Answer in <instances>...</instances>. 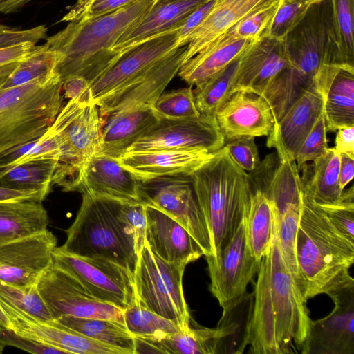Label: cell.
Segmentation results:
<instances>
[{
  "label": "cell",
  "mask_w": 354,
  "mask_h": 354,
  "mask_svg": "<svg viewBox=\"0 0 354 354\" xmlns=\"http://www.w3.org/2000/svg\"><path fill=\"white\" fill-rule=\"evenodd\" d=\"M253 294L249 345L254 354H286L301 348L311 319L283 260L277 234L261 259Z\"/></svg>",
  "instance_id": "1"
},
{
  "label": "cell",
  "mask_w": 354,
  "mask_h": 354,
  "mask_svg": "<svg viewBox=\"0 0 354 354\" xmlns=\"http://www.w3.org/2000/svg\"><path fill=\"white\" fill-rule=\"evenodd\" d=\"M157 0H135L108 13L68 21L45 44L59 55L55 72L61 80L85 78L89 86L115 62L111 50L124 32L145 15Z\"/></svg>",
  "instance_id": "2"
},
{
  "label": "cell",
  "mask_w": 354,
  "mask_h": 354,
  "mask_svg": "<svg viewBox=\"0 0 354 354\" xmlns=\"http://www.w3.org/2000/svg\"><path fill=\"white\" fill-rule=\"evenodd\" d=\"M296 251L299 290L306 302L318 295H328L354 285L349 271L354 263V243L303 194Z\"/></svg>",
  "instance_id": "3"
},
{
  "label": "cell",
  "mask_w": 354,
  "mask_h": 354,
  "mask_svg": "<svg viewBox=\"0 0 354 354\" xmlns=\"http://www.w3.org/2000/svg\"><path fill=\"white\" fill-rule=\"evenodd\" d=\"M190 176L215 256L246 216L251 196L248 174L223 146Z\"/></svg>",
  "instance_id": "4"
},
{
  "label": "cell",
  "mask_w": 354,
  "mask_h": 354,
  "mask_svg": "<svg viewBox=\"0 0 354 354\" xmlns=\"http://www.w3.org/2000/svg\"><path fill=\"white\" fill-rule=\"evenodd\" d=\"M119 203L82 194L80 208L59 248L77 256L108 259L133 274L138 250L134 235L120 216Z\"/></svg>",
  "instance_id": "5"
},
{
  "label": "cell",
  "mask_w": 354,
  "mask_h": 354,
  "mask_svg": "<svg viewBox=\"0 0 354 354\" xmlns=\"http://www.w3.org/2000/svg\"><path fill=\"white\" fill-rule=\"evenodd\" d=\"M56 73L0 91V152L43 136L62 104Z\"/></svg>",
  "instance_id": "6"
},
{
  "label": "cell",
  "mask_w": 354,
  "mask_h": 354,
  "mask_svg": "<svg viewBox=\"0 0 354 354\" xmlns=\"http://www.w3.org/2000/svg\"><path fill=\"white\" fill-rule=\"evenodd\" d=\"M50 127L59 138L61 149L52 183L66 192L77 191L84 163L99 151L102 129L99 107L89 90L69 100Z\"/></svg>",
  "instance_id": "7"
},
{
  "label": "cell",
  "mask_w": 354,
  "mask_h": 354,
  "mask_svg": "<svg viewBox=\"0 0 354 354\" xmlns=\"http://www.w3.org/2000/svg\"><path fill=\"white\" fill-rule=\"evenodd\" d=\"M185 267L164 261L150 250L145 241L138 254L133 274L137 301L183 330L190 328L191 320L183 289Z\"/></svg>",
  "instance_id": "8"
},
{
  "label": "cell",
  "mask_w": 354,
  "mask_h": 354,
  "mask_svg": "<svg viewBox=\"0 0 354 354\" xmlns=\"http://www.w3.org/2000/svg\"><path fill=\"white\" fill-rule=\"evenodd\" d=\"M53 264L77 279L93 297L122 310L136 299L133 275L127 269L103 258L67 253L57 247Z\"/></svg>",
  "instance_id": "9"
},
{
  "label": "cell",
  "mask_w": 354,
  "mask_h": 354,
  "mask_svg": "<svg viewBox=\"0 0 354 354\" xmlns=\"http://www.w3.org/2000/svg\"><path fill=\"white\" fill-rule=\"evenodd\" d=\"M141 189L145 205L174 218L192 235L205 257L213 255L209 233L190 175L167 176L141 182Z\"/></svg>",
  "instance_id": "10"
},
{
  "label": "cell",
  "mask_w": 354,
  "mask_h": 354,
  "mask_svg": "<svg viewBox=\"0 0 354 354\" xmlns=\"http://www.w3.org/2000/svg\"><path fill=\"white\" fill-rule=\"evenodd\" d=\"M245 219L215 256H205L210 278L209 290L223 309L237 301L257 273L260 261L246 242Z\"/></svg>",
  "instance_id": "11"
},
{
  "label": "cell",
  "mask_w": 354,
  "mask_h": 354,
  "mask_svg": "<svg viewBox=\"0 0 354 354\" xmlns=\"http://www.w3.org/2000/svg\"><path fill=\"white\" fill-rule=\"evenodd\" d=\"M225 145L214 115L186 120L160 119L126 152L155 150H204L214 153Z\"/></svg>",
  "instance_id": "12"
},
{
  "label": "cell",
  "mask_w": 354,
  "mask_h": 354,
  "mask_svg": "<svg viewBox=\"0 0 354 354\" xmlns=\"http://www.w3.org/2000/svg\"><path fill=\"white\" fill-rule=\"evenodd\" d=\"M37 287L53 320L74 316L113 319L124 324L122 309L97 299L53 263L42 274Z\"/></svg>",
  "instance_id": "13"
},
{
  "label": "cell",
  "mask_w": 354,
  "mask_h": 354,
  "mask_svg": "<svg viewBox=\"0 0 354 354\" xmlns=\"http://www.w3.org/2000/svg\"><path fill=\"white\" fill-rule=\"evenodd\" d=\"M178 29L153 37L122 54L117 61L88 87L93 101L97 106L115 93L179 45Z\"/></svg>",
  "instance_id": "14"
},
{
  "label": "cell",
  "mask_w": 354,
  "mask_h": 354,
  "mask_svg": "<svg viewBox=\"0 0 354 354\" xmlns=\"http://www.w3.org/2000/svg\"><path fill=\"white\" fill-rule=\"evenodd\" d=\"M57 240L48 229L0 243V282L18 287L36 286L53 265Z\"/></svg>",
  "instance_id": "15"
},
{
  "label": "cell",
  "mask_w": 354,
  "mask_h": 354,
  "mask_svg": "<svg viewBox=\"0 0 354 354\" xmlns=\"http://www.w3.org/2000/svg\"><path fill=\"white\" fill-rule=\"evenodd\" d=\"M333 310L312 320L302 354H354V285L331 292Z\"/></svg>",
  "instance_id": "16"
},
{
  "label": "cell",
  "mask_w": 354,
  "mask_h": 354,
  "mask_svg": "<svg viewBox=\"0 0 354 354\" xmlns=\"http://www.w3.org/2000/svg\"><path fill=\"white\" fill-rule=\"evenodd\" d=\"M186 46L176 48L124 88L100 103L97 106L102 126L104 119L116 112L140 106H153L167 84L178 74L184 62Z\"/></svg>",
  "instance_id": "17"
},
{
  "label": "cell",
  "mask_w": 354,
  "mask_h": 354,
  "mask_svg": "<svg viewBox=\"0 0 354 354\" xmlns=\"http://www.w3.org/2000/svg\"><path fill=\"white\" fill-rule=\"evenodd\" d=\"M77 191L95 198L145 204L141 182L122 167L117 159L99 153L84 163Z\"/></svg>",
  "instance_id": "18"
},
{
  "label": "cell",
  "mask_w": 354,
  "mask_h": 354,
  "mask_svg": "<svg viewBox=\"0 0 354 354\" xmlns=\"http://www.w3.org/2000/svg\"><path fill=\"white\" fill-rule=\"evenodd\" d=\"M287 64L286 40L262 35L239 58L232 93L243 91L261 95Z\"/></svg>",
  "instance_id": "19"
},
{
  "label": "cell",
  "mask_w": 354,
  "mask_h": 354,
  "mask_svg": "<svg viewBox=\"0 0 354 354\" xmlns=\"http://www.w3.org/2000/svg\"><path fill=\"white\" fill-rule=\"evenodd\" d=\"M323 92L315 76L307 91L274 124L268 136L267 146L274 148L281 157L295 160L297 150L323 111Z\"/></svg>",
  "instance_id": "20"
},
{
  "label": "cell",
  "mask_w": 354,
  "mask_h": 354,
  "mask_svg": "<svg viewBox=\"0 0 354 354\" xmlns=\"http://www.w3.org/2000/svg\"><path fill=\"white\" fill-rule=\"evenodd\" d=\"M17 334L41 344L56 348L64 353L125 354L120 349L88 338L64 328L55 320L43 322L34 319L0 302Z\"/></svg>",
  "instance_id": "21"
},
{
  "label": "cell",
  "mask_w": 354,
  "mask_h": 354,
  "mask_svg": "<svg viewBox=\"0 0 354 354\" xmlns=\"http://www.w3.org/2000/svg\"><path fill=\"white\" fill-rule=\"evenodd\" d=\"M215 117L225 142L240 136H268L274 121L270 105L261 95L238 91L219 107Z\"/></svg>",
  "instance_id": "22"
},
{
  "label": "cell",
  "mask_w": 354,
  "mask_h": 354,
  "mask_svg": "<svg viewBox=\"0 0 354 354\" xmlns=\"http://www.w3.org/2000/svg\"><path fill=\"white\" fill-rule=\"evenodd\" d=\"M146 215L145 241L158 257L169 263L187 266L204 256L197 242L174 218L149 205Z\"/></svg>",
  "instance_id": "23"
},
{
  "label": "cell",
  "mask_w": 354,
  "mask_h": 354,
  "mask_svg": "<svg viewBox=\"0 0 354 354\" xmlns=\"http://www.w3.org/2000/svg\"><path fill=\"white\" fill-rule=\"evenodd\" d=\"M287 68L295 75L313 82L319 67L329 63L326 20L317 14L303 21L286 37Z\"/></svg>",
  "instance_id": "24"
},
{
  "label": "cell",
  "mask_w": 354,
  "mask_h": 354,
  "mask_svg": "<svg viewBox=\"0 0 354 354\" xmlns=\"http://www.w3.org/2000/svg\"><path fill=\"white\" fill-rule=\"evenodd\" d=\"M324 95L328 131L354 126V65L324 63L315 75Z\"/></svg>",
  "instance_id": "25"
},
{
  "label": "cell",
  "mask_w": 354,
  "mask_h": 354,
  "mask_svg": "<svg viewBox=\"0 0 354 354\" xmlns=\"http://www.w3.org/2000/svg\"><path fill=\"white\" fill-rule=\"evenodd\" d=\"M205 1L157 0L145 15L124 32L113 46L111 53L115 62L134 46L178 28L185 18Z\"/></svg>",
  "instance_id": "26"
},
{
  "label": "cell",
  "mask_w": 354,
  "mask_h": 354,
  "mask_svg": "<svg viewBox=\"0 0 354 354\" xmlns=\"http://www.w3.org/2000/svg\"><path fill=\"white\" fill-rule=\"evenodd\" d=\"M212 153L204 150H155L125 152L117 160L137 180L145 182L162 176L190 175Z\"/></svg>",
  "instance_id": "27"
},
{
  "label": "cell",
  "mask_w": 354,
  "mask_h": 354,
  "mask_svg": "<svg viewBox=\"0 0 354 354\" xmlns=\"http://www.w3.org/2000/svg\"><path fill=\"white\" fill-rule=\"evenodd\" d=\"M277 0H216L187 39L184 62L221 37L241 19Z\"/></svg>",
  "instance_id": "28"
},
{
  "label": "cell",
  "mask_w": 354,
  "mask_h": 354,
  "mask_svg": "<svg viewBox=\"0 0 354 354\" xmlns=\"http://www.w3.org/2000/svg\"><path fill=\"white\" fill-rule=\"evenodd\" d=\"M159 120L150 106L133 107L111 114L103 124L97 153L118 159Z\"/></svg>",
  "instance_id": "29"
},
{
  "label": "cell",
  "mask_w": 354,
  "mask_h": 354,
  "mask_svg": "<svg viewBox=\"0 0 354 354\" xmlns=\"http://www.w3.org/2000/svg\"><path fill=\"white\" fill-rule=\"evenodd\" d=\"M134 354H220L221 329L199 327L156 337H134Z\"/></svg>",
  "instance_id": "30"
},
{
  "label": "cell",
  "mask_w": 354,
  "mask_h": 354,
  "mask_svg": "<svg viewBox=\"0 0 354 354\" xmlns=\"http://www.w3.org/2000/svg\"><path fill=\"white\" fill-rule=\"evenodd\" d=\"M256 40L240 39L227 32L183 64L178 75L191 86H199L238 59Z\"/></svg>",
  "instance_id": "31"
},
{
  "label": "cell",
  "mask_w": 354,
  "mask_h": 354,
  "mask_svg": "<svg viewBox=\"0 0 354 354\" xmlns=\"http://www.w3.org/2000/svg\"><path fill=\"white\" fill-rule=\"evenodd\" d=\"M339 155L333 147L310 164L299 169L303 195L315 205L322 207L339 204L343 190L339 185Z\"/></svg>",
  "instance_id": "32"
},
{
  "label": "cell",
  "mask_w": 354,
  "mask_h": 354,
  "mask_svg": "<svg viewBox=\"0 0 354 354\" xmlns=\"http://www.w3.org/2000/svg\"><path fill=\"white\" fill-rule=\"evenodd\" d=\"M277 213L274 205L259 191H251L245 219L247 245L259 261L269 252L274 236Z\"/></svg>",
  "instance_id": "33"
},
{
  "label": "cell",
  "mask_w": 354,
  "mask_h": 354,
  "mask_svg": "<svg viewBox=\"0 0 354 354\" xmlns=\"http://www.w3.org/2000/svg\"><path fill=\"white\" fill-rule=\"evenodd\" d=\"M48 221L41 202H1L0 243L44 231Z\"/></svg>",
  "instance_id": "34"
},
{
  "label": "cell",
  "mask_w": 354,
  "mask_h": 354,
  "mask_svg": "<svg viewBox=\"0 0 354 354\" xmlns=\"http://www.w3.org/2000/svg\"><path fill=\"white\" fill-rule=\"evenodd\" d=\"M326 19L329 63L354 65V0H330Z\"/></svg>",
  "instance_id": "35"
},
{
  "label": "cell",
  "mask_w": 354,
  "mask_h": 354,
  "mask_svg": "<svg viewBox=\"0 0 354 354\" xmlns=\"http://www.w3.org/2000/svg\"><path fill=\"white\" fill-rule=\"evenodd\" d=\"M55 321L88 338L120 349L125 354H134V337L120 322L74 316H62Z\"/></svg>",
  "instance_id": "36"
},
{
  "label": "cell",
  "mask_w": 354,
  "mask_h": 354,
  "mask_svg": "<svg viewBox=\"0 0 354 354\" xmlns=\"http://www.w3.org/2000/svg\"><path fill=\"white\" fill-rule=\"evenodd\" d=\"M253 294L245 292L225 309L217 324L222 333L221 353L241 354L249 345Z\"/></svg>",
  "instance_id": "37"
},
{
  "label": "cell",
  "mask_w": 354,
  "mask_h": 354,
  "mask_svg": "<svg viewBox=\"0 0 354 354\" xmlns=\"http://www.w3.org/2000/svg\"><path fill=\"white\" fill-rule=\"evenodd\" d=\"M57 160L31 161L0 170V184L15 189H37L49 193Z\"/></svg>",
  "instance_id": "38"
},
{
  "label": "cell",
  "mask_w": 354,
  "mask_h": 354,
  "mask_svg": "<svg viewBox=\"0 0 354 354\" xmlns=\"http://www.w3.org/2000/svg\"><path fill=\"white\" fill-rule=\"evenodd\" d=\"M61 156L59 140L50 128L41 137L0 152V170L26 162L56 160Z\"/></svg>",
  "instance_id": "39"
},
{
  "label": "cell",
  "mask_w": 354,
  "mask_h": 354,
  "mask_svg": "<svg viewBox=\"0 0 354 354\" xmlns=\"http://www.w3.org/2000/svg\"><path fill=\"white\" fill-rule=\"evenodd\" d=\"M58 54L45 44L36 46L0 84V91L20 86L55 72Z\"/></svg>",
  "instance_id": "40"
},
{
  "label": "cell",
  "mask_w": 354,
  "mask_h": 354,
  "mask_svg": "<svg viewBox=\"0 0 354 354\" xmlns=\"http://www.w3.org/2000/svg\"><path fill=\"white\" fill-rule=\"evenodd\" d=\"M238 59L193 90L195 104L201 114L215 115L219 107L232 94V85Z\"/></svg>",
  "instance_id": "41"
},
{
  "label": "cell",
  "mask_w": 354,
  "mask_h": 354,
  "mask_svg": "<svg viewBox=\"0 0 354 354\" xmlns=\"http://www.w3.org/2000/svg\"><path fill=\"white\" fill-rule=\"evenodd\" d=\"M124 325L133 337H156L183 329L141 305L136 299L123 310Z\"/></svg>",
  "instance_id": "42"
},
{
  "label": "cell",
  "mask_w": 354,
  "mask_h": 354,
  "mask_svg": "<svg viewBox=\"0 0 354 354\" xmlns=\"http://www.w3.org/2000/svg\"><path fill=\"white\" fill-rule=\"evenodd\" d=\"M301 205L302 201L300 203L292 204L283 214L279 216H277V234L281 254L299 290L300 279L297 259L296 242Z\"/></svg>",
  "instance_id": "43"
},
{
  "label": "cell",
  "mask_w": 354,
  "mask_h": 354,
  "mask_svg": "<svg viewBox=\"0 0 354 354\" xmlns=\"http://www.w3.org/2000/svg\"><path fill=\"white\" fill-rule=\"evenodd\" d=\"M0 302L37 320H53L37 285L18 287L0 282Z\"/></svg>",
  "instance_id": "44"
},
{
  "label": "cell",
  "mask_w": 354,
  "mask_h": 354,
  "mask_svg": "<svg viewBox=\"0 0 354 354\" xmlns=\"http://www.w3.org/2000/svg\"><path fill=\"white\" fill-rule=\"evenodd\" d=\"M153 109L160 119L186 120L201 115L192 86L162 93L154 102Z\"/></svg>",
  "instance_id": "45"
},
{
  "label": "cell",
  "mask_w": 354,
  "mask_h": 354,
  "mask_svg": "<svg viewBox=\"0 0 354 354\" xmlns=\"http://www.w3.org/2000/svg\"><path fill=\"white\" fill-rule=\"evenodd\" d=\"M313 6L280 0L279 7L264 34L286 40L288 35L303 21Z\"/></svg>",
  "instance_id": "46"
},
{
  "label": "cell",
  "mask_w": 354,
  "mask_h": 354,
  "mask_svg": "<svg viewBox=\"0 0 354 354\" xmlns=\"http://www.w3.org/2000/svg\"><path fill=\"white\" fill-rule=\"evenodd\" d=\"M327 132L322 111L295 156L294 160L299 171L305 163L317 160L327 151L328 149Z\"/></svg>",
  "instance_id": "47"
},
{
  "label": "cell",
  "mask_w": 354,
  "mask_h": 354,
  "mask_svg": "<svg viewBox=\"0 0 354 354\" xmlns=\"http://www.w3.org/2000/svg\"><path fill=\"white\" fill-rule=\"evenodd\" d=\"M319 207V206H318ZM332 225L346 239L354 243V189L343 190L340 203L319 207Z\"/></svg>",
  "instance_id": "48"
},
{
  "label": "cell",
  "mask_w": 354,
  "mask_h": 354,
  "mask_svg": "<svg viewBox=\"0 0 354 354\" xmlns=\"http://www.w3.org/2000/svg\"><path fill=\"white\" fill-rule=\"evenodd\" d=\"M280 0L250 14L227 32L240 39L255 40L264 34L279 7Z\"/></svg>",
  "instance_id": "49"
},
{
  "label": "cell",
  "mask_w": 354,
  "mask_h": 354,
  "mask_svg": "<svg viewBox=\"0 0 354 354\" xmlns=\"http://www.w3.org/2000/svg\"><path fill=\"white\" fill-rule=\"evenodd\" d=\"M224 146L235 163L246 172L259 165L261 160L254 137H237L225 142Z\"/></svg>",
  "instance_id": "50"
},
{
  "label": "cell",
  "mask_w": 354,
  "mask_h": 354,
  "mask_svg": "<svg viewBox=\"0 0 354 354\" xmlns=\"http://www.w3.org/2000/svg\"><path fill=\"white\" fill-rule=\"evenodd\" d=\"M135 0H77L62 19L69 21L97 17L125 6Z\"/></svg>",
  "instance_id": "51"
},
{
  "label": "cell",
  "mask_w": 354,
  "mask_h": 354,
  "mask_svg": "<svg viewBox=\"0 0 354 354\" xmlns=\"http://www.w3.org/2000/svg\"><path fill=\"white\" fill-rule=\"evenodd\" d=\"M146 205L143 203H119L120 216L134 235L138 254L145 242Z\"/></svg>",
  "instance_id": "52"
},
{
  "label": "cell",
  "mask_w": 354,
  "mask_h": 354,
  "mask_svg": "<svg viewBox=\"0 0 354 354\" xmlns=\"http://www.w3.org/2000/svg\"><path fill=\"white\" fill-rule=\"evenodd\" d=\"M46 37L47 28L44 25L19 30L0 24V49L23 43L36 44Z\"/></svg>",
  "instance_id": "53"
},
{
  "label": "cell",
  "mask_w": 354,
  "mask_h": 354,
  "mask_svg": "<svg viewBox=\"0 0 354 354\" xmlns=\"http://www.w3.org/2000/svg\"><path fill=\"white\" fill-rule=\"evenodd\" d=\"M0 344L4 347L6 346H10L35 354L64 353L62 351L56 348L19 335L12 329H6L0 331Z\"/></svg>",
  "instance_id": "54"
},
{
  "label": "cell",
  "mask_w": 354,
  "mask_h": 354,
  "mask_svg": "<svg viewBox=\"0 0 354 354\" xmlns=\"http://www.w3.org/2000/svg\"><path fill=\"white\" fill-rule=\"evenodd\" d=\"M35 46L32 43H23L0 49V84Z\"/></svg>",
  "instance_id": "55"
},
{
  "label": "cell",
  "mask_w": 354,
  "mask_h": 354,
  "mask_svg": "<svg viewBox=\"0 0 354 354\" xmlns=\"http://www.w3.org/2000/svg\"><path fill=\"white\" fill-rule=\"evenodd\" d=\"M216 0H206L194 9L178 29L180 46L187 45V39L213 8Z\"/></svg>",
  "instance_id": "56"
},
{
  "label": "cell",
  "mask_w": 354,
  "mask_h": 354,
  "mask_svg": "<svg viewBox=\"0 0 354 354\" xmlns=\"http://www.w3.org/2000/svg\"><path fill=\"white\" fill-rule=\"evenodd\" d=\"M48 194L37 189H15L0 184V203L34 201L41 202Z\"/></svg>",
  "instance_id": "57"
},
{
  "label": "cell",
  "mask_w": 354,
  "mask_h": 354,
  "mask_svg": "<svg viewBox=\"0 0 354 354\" xmlns=\"http://www.w3.org/2000/svg\"><path fill=\"white\" fill-rule=\"evenodd\" d=\"M62 82L64 95L69 100L81 97L88 90L89 83L82 76L71 75Z\"/></svg>",
  "instance_id": "58"
},
{
  "label": "cell",
  "mask_w": 354,
  "mask_h": 354,
  "mask_svg": "<svg viewBox=\"0 0 354 354\" xmlns=\"http://www.w3.org/2000/svg\"><path fill=\"white\" fill-rule=\"evenodd\" d=\"M339 155V185L344 190L354 176V154L341 153Z\"/></svg>",
  "instance_id": "59"
},
{
  "label": "cell",
  "mask_w": 354,
  "mask_h": 354,
  "mask_svg": "<svg viewBox=\"0 0 354 354\" xmlns=\"http://www.w3.org/2000/svg\"><path fill=\"white\" fill-rule=\"evenodd\" d=\"M335 138V150L338 153L354 154V126L340 128Z\"/></svg>",
  "instance_id": "60"
},
{
  "label": "cell",
  "mask_w": 354,
  "mask_h": 354,
  "mask_svg": "<svg viewBox=\"0 0 354 354\" xmlns=\"http://www.w3.org/2000/svg\"><path fill=\"white\" fill-rule=\"evenodd\" d=\"M32 0H0V13L15 12Z\"/></svg>",
  "instance_id": "61"
},
{
  "label": "cell",
  "mask_w": 354,
  "mask_h": 354,
  "mask_svg": "<svg viewBox=\"0 0 354 354\" xmlns=\"http://www.w3.org/2000/svg\"><path fill=\"white\" fill-rule=\"evenodd\" d=\"M6 329H11V323L0 304V331Z\"/></svg>",
  "instance_id": "62"
},
{
  "label": "cell",
  "mask_w": 354,
  "mask_h": 354,
  "mask_svg": "<svg viewBox=\"0 0 354 354\" xmlns=\"http://www.w3.org/2000/svg\"><path fill=\"white\" fill-rule=\"evenodd\" d=\"M288 1L301 2V3L308 4L310 6H315L317 4L320 3L324 0H288Z\"/></svg>",
  "instance_id": "63"
},
{
  "label": "cell",
  "mask_w": 354,
  "mask_h": 354,
  "mask_svg": "<svg viewBox=\"0 0 354 354\" xmlns=\"http://www.w3.org/2000/svg\"><path fill=\"white\" fill-rule=\"evenodd\" d=\"M3 348H4V346L0 344V353H2Z\"/></svg>",
  "instance_id": "64"
}]
</instances>
